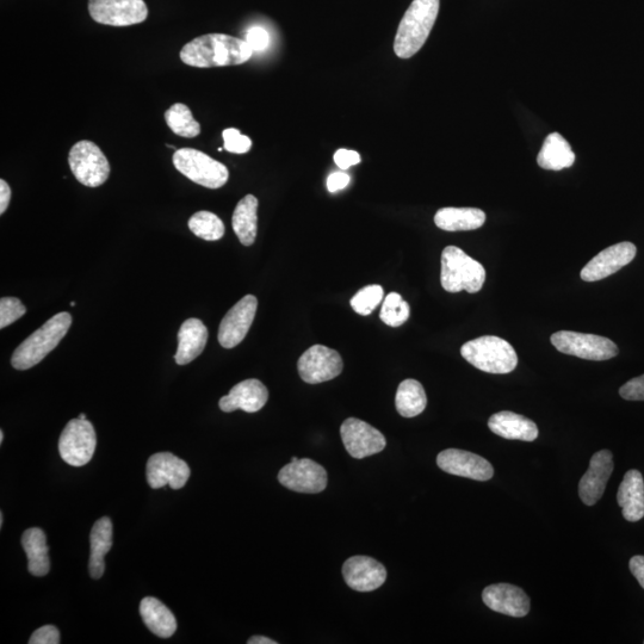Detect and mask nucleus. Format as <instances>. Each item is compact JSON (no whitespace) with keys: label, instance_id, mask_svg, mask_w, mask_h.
Segmentation results:
<instances>
[{"label":"nucleus","instance_id":"1a4fd4ad","mask_svg":"<svg viewBox=\"0 0 644 644\" xmlns=\"http://www.w3.org/2000/svg\"><path fill=\"white\" fill-rule=\"evenodd\" d=\"M97 436L94 425L88 420L72 419L61 433L59 452L72 467L86 466L94 457Z\"/></svg>","mask_w":644,"mask_h":644},{"label":"nucleus","instance_id":"a211bd4d","mask_svg":"<svg viewBox=\"0 0 644 644\" xmlns=\"http://www.w3.org/2000/svg\"><path fill=\"white\" fill-rule=\"evenodd\" d=\"M343 577L352 590L373 592L385 584L387 569L373 557L354 556L344 563Z\"/></svg>","mask_w":644,"mask_h":644},{"label":"nucleus","instance_id":"7c9ffc66","mask_svg":"<svg viewBox=\"0 0 644 644\" xmlns=\"http://www.w3.org/2000/svg\"><path fill=\"white\" fill-rule=\"evenodd\" d=\"M396 410L404 418H414L425 411L427 396L423 385L408 379L400 383L395 396Z\"/></svg>","mask_w":644,"mask_h":644},{"label":"nucleus","instance_id":"79ce46f5","mask_svg":"<svg viewBox=\"0 0 644 644\" xmlns=\"http://www.w3.org/2000/svg\"><path fill=\"white\" fill-rule=\"evenodd\" d=\"M350 176L346 175L344 172H334L327 179V189L330 193H337L339 190H343L350 184Z\"/></svg>","mask_w":644,"mask_h":644},{"label":"nucleus","instance_id":"f704fd0d","mask_svg":"<svg viewBox=\"0 0 644 644\" xmlns=\"http://www.w3.org/2000/svg\"><path fill=\"white\" fill-rule=\"evenodd\" d=\"M383 294L385 293H383V288L380 286L365 287L352 297L350 305L357 314L367 317L380 305L383 300Z\"/></svg>","mask_w":644,"mask_h":644},{"label":"nucleus","instance_id":"4468645a","mask_svg":"<svg viewBox=\"0 0 644 644\" xmlns=\"http://www.w3.org/2000/svg\"><path fill=\"white\" fill-rule=\"evenodd\" d=\"M257 308V297L246 295L229 309L219 328L218 338L222 348L233 349L243 342L256 318Z\"/></svg>","mask_w":644,"mask_h":644},{"label":"nucleus","instance_id":"f03ea898","mask_svg":"<svg viewBox=\"0 0 644 644\" xmlns=\"http://www.w3.org/2000/svg\"><path fill=\"white\" fill-rule=\"evenodd\" d=\"M441 0H413L400 22L394 41V52L400 59L416 55L429 39L435 26Z\"/></svg>","mask_w":644,"mask_h":644},{"label":"nucleus","instance_id":"412c9836","mask_svg":"<svg viewBox=\"0 0 644 644\" xmlns=\"http://www.w3.org/2000/svg\"><path fill=\"white\" fill-rule=\"evenodd\" d=\"M269 399L268 388L262 382L251 379L238 383L228 395L221 398L219 406L221 411L231 413L243 410L247 413H256L266 405Z\"/></svg>","mask_w":644,"mask_h":644},{"label":"nucleus","instance_id":"423d86ee","mask_svg":"<svg viewBox=\"0 0 644 644\" xmlns=\"http://www.w3.org/2000/svg\"><path fill=\"white\" fill-rule=\"evenodd\" d=\"M173 165L190 181L204 188L220 189L228 182L227 167L194 148L176 150L173 154Z\"/></svg>","mask_w":644,"mask_h":644},{"label":"nucleus","instance_id":"a878e982","mask_svg":"<svg viewBox=\"0 0 644 644\" xmlns=\"http://www.w3.org/2000/svg\"><path fill=\"white\" fill-rule=\"evenodd\" d=\"M486 214L478 208H442L435 215V224L447 232L474 231L486 222Z\"/></svg>","mask_w":644,"mask_h":644},{"label":"nucleus","instance_id":"a19ab883","mask_svg":"<svg viewBox=\"0 0 644 644\" xmlns=\"http://www.w3.org/2000/svg\"><path fill=\"white\" fill-rule=\"evenodd\" d=\"M361 161V156L356 151L339 150L334 154V163L343 170H348L351 166L361 163Z\"/></svg>","mask_w":644,"mask_h":644},{"label":"nucleus","instance_id":"4be33fe9","mask_svg":"<svg viewBox=\"0 0 644 644\" xmlns=\"http://www.w3.org/2000/svg\"><path fill=\"white\" fill-rule=\"evenodd\" d=\"M488 427L495 435L510 441L534 442L538 437V427L534 421L509 411L493 414L488 420Z\"/></svg>","mask_w":644,"mask_h":644},{"label":"nucleus","instance_id":"6e6552de","mask_svg":"<svg viewBox=\"0 0 644 644\" xmlns=\"http://www.w3.org/2000/svg\"><path fill=\"white\" fill-rule=\"evenodd\" d=\"M550 340L562 354L587 361H608L619 354L617 345L612 340L596 334L560 331L554 333Z\"/></svg>","mask_w":644,"mask_h":644},{"label":"nucleus","instance_id":"ea45409f","mask_svg":"<svg viewBox=\"0 0 644 644\" xmlns=\"http://www.w3.org/2000/svg\"><path fill=\"white\" fill-rule=\"evenodd\" d=\"M246 42L249 43L253 52H262L269 46L270 37L264 28L253 27L247 32Z\"/></svg>","mask_w":644,"mask_h":644},{"label":"nucleus","instance_id":"f257e3e1","mask_svg":"<svg viewBox=\"0 0 644 644\" xmlns=\"http://www.w3.org/2000/svg\"><path fill=\"white\" fill-rule=\"evenodd\" d=\"M253 49L245 40L226 34H207L196 37L181 51L185 65L197 68L237 66L247 63Z\"/></svg>","mask_w":644,"mask_h":644},{"label":"nucleus","instance_id":"37998d69","mask_svg":"<svg viewBox=\"0 0 644 644\" xmlns=\"http://www.w3.org/2000/svg\"><path fill=\"white\" fill-rule=\"evenodd\" d=\"M630 571L633 573L637 581L644 588V556L637 555L630 560Z\"/></svg>","mask_w":644,"mask_h":644},{"label":"nucleus","instance_id":"473e14b6","mask_svg":"<svg viewBox=\"0 0 644 644\" xmlns=\"http://www.w3.org/2000/svg\"><path fill=\"white\" fill-rule=\"evenodd\" d=\"M188 225L190 231L196 237L207 241L220 240L224 237L226 231L224 222H222L219 216L210 212H198L194 214L191 216Z\"/></svg>","mask_w":644,"mask_h":644},{"label":"nucleus","instance_id":"c85d7f7f","mask_svg":"<svg viewBox=\"0 0 644 644\" xmlns=\"http://www.w3.org/2000/svg\"><path fill=\"white\" fill-rule=\"evenodd\" d=\"M22 547L28 557L29 573L34 577H45L51 569L45 532L39 528L28 529L22 536Z\"/></svg>","mask_w":644,"mask_h":644},{"label":"nucleus","instance_id":"f8f14e48","mask_svg":"<svg viewBox=\"0 0 644 644\" xmlns=\"http://www.w3.org/2000/svg\"><path fill=\"white\" fill-rule=\"evenodd\" d=\"M278 481L290 491L317 494L327 487V472L319 463L309 458H291V462L281 469Z\"/></svg>","mask_w":644,"mask_h":644},{"label":"nucleus","instance_id":"9d476101","mask_svg":"<svg viewBox=\"0 0 644 644\" xmlns=\"http://www.w3.org/2000/svg\"><path fill=\"white\" fill-rule=\"evenodd\" d=\"M89 12L92 20L111 27L134 26L148 17L144 0H89Z\"/></svg>","mask_w":644,"mask_h":644},{"label":"nucleus","instance_id":"2f4dec72","mask_svg":"<svg viewBox=\"0 0 644 644\" xmlns=\"http://www.w3.org/2000/svg\"><path fill=\"white\" fill-rule=\"evenodd\" d=\"M165 121L173 133L182 138L193 139L201 134V126L191 113L187 105L182 103L173 104L166 110Z\"/></svg>","mask_w":644,"mask_h":644},{"label":"nucleus","instance_id":"09e8293b","mask_svg":"<svg viewBox=\"0 0 644 644\" xmlns=\"http://www.w3.org/2000/svg\"><path fill=\"white\" fill-rule=\"evenodd\" d=\"M78 418H79V419H83V420H85V419H86V416H85V414H84V413H80Z\"/></svg>","mask_w":644,"mask_h":644},{"label":"nucleus","instance_id":"39448f33","mask_svg":"<svg viewBox=\"0 0 644 644\" xmlns=\"http://www.w3.org/2000/svg\"><path fill=\"white\" fill-rule=\"evenodd\" d=\"M461 355L476 369L488 374H510L518 365V356L513 346L495 336L470 340L462 346Z\"/></svg>","mask_w":644,"mask_h":644},{"label":"nucleus","instance_id":"a18cd8bd","mask_svg":"<svg viewBox=\"0 0 644 644\" xmlns=\"http://www.w3.org/2000/svg\"><path fill=\"white\" fill-rule=\"evenodd\" d=\"M249 644H277L276 641L268 639V637L264 636H253L249 641H247Z\"/></svg>","mask_w":644,"mask_h":644},{"label":"nucleus","instance_id":"0eeeda50","mask_svg":"<svg viewBox=\"0 0 644 644\" xmlns=\"http://www.w3.org/2000/svg\"><path fill=\"white\" fill-rule=\"evenodd\" d=\"M68 164L79 183L89 188L101 187L110 176V164L95 142L82 140L71 148Z\"/></svg>","mask_w":644,"mask_h":644},{"label":"nucleus","instance_id":"7ed1b4c3","mask_svg":"<svg viewBox=\"0 0 644 644\" xmlns=\"http://www.w3.org/2000/svg\"><path fill=\"white\" fill-rule=\"evenodd\" d=\"M72 325L70 313L61 312L49 319L18 346L11 358L12 367L28 370L43 361L57 348Z\"/></svg>","mask_w":644,"mask_h":644},{"label":"nucleus","instance_id":"49530a36","mask_svg":"<svg viewBox=\"0 0 644 644\" xmlns=\"http://www.w3.org/2000/svg\"><path fill=\"white\" fill-rule=\"evenodd\" d=\"M4 524V515L3 512H0V528H3Z\"/></svg>","mask_w":644,"mask_h":644},{"label":"nucleus","instance_id":"8fccbe9b","mask_svg":"<svg viewBox=\"0 0 644 644\" xmlns=\"http://www.w3.org/2000/svg\"><path fill=\"white\" fill-rule=\"evenodd\" d=\"M76 306V302H71V307Z\"/></svg>","mask_w":644,"mask_h":644},{"label":"nucleus","instance_id":"72a5a7b5","mask_svg":"<svg viewBox=\"0 0 644 644\" xmlns=\"http://www.w3.org/2000/svg\"><path fill=\"white\" fill-rule=\"evenodd\" d=\"M411 309L398 293H390L383 302L380 318L390 327L404 325L410 319Z\"/></svg>","mask_w":644,"mask_h":644},{"label":"nucleus","instance_id":"c9c22d12","mask_svg":"<svg viewBox=\"0 0 644 644\" xmlns=\"http://www.w3.org/2000/svg\"><path fill=\"white\" fill-rule=\"evenodd\" d=\"M26 313L27 308L20 299H17V297H3L0 300V328L4 330L5 327L14 324Z\"/></svg>","mask_w":644,"mask_h":644},{"label":"nucleus","instance_id":"5701e85b","mask_svg":"<svg viewBox=\"0 0 644 644\" xmlns=\"http://www.w3.org/2000/svg\"><path fill=\"white\" fill-rule=\"evenodd\" d=\"M618 505L628 522H640L644 517V480L639 470H629L619 486Z\"/></svg>","mask_w":644,"mask_h":644},{"label":"nucleus","instance_id":"cd10ccee","mask_svg":"<svg viewBox=\"0 0 644 644\" xmlns=\"http://www.w3.org/2000/svg\"><path fill=\"white\" fill-rule=\"evenodd\" d=\"M574 163L575 153L568 141L559 133L549 134L538 153L537 164L544 170L561 171Z\"/></svg>","mask_w":644,"mask_h":644},{"label":"nucleus","instance_id":"6ab92c4d","mask_svg":"<svg viewBox=\"0 0 644 644\" xmlns=\"http://www.w3.org/2000/svg\"><path fill=\"white\" fill-rule=\"evenodd\" d=\"M613 472V458L611 451L596 452L591 458L590 468L582 476L579 483V495L582 503L593 506L602 499L606 485Z\"/></svg>","mask_w":644,"mask_h":644},{"label":"nucleus","instance_id":"393cba45","mask_svg":"<svg viewBox=\"0 0 644 644\" xmlns=\"http://www.w3.org/2000/svg\"><path fill=\"white\" fill-rule=\"evenodd\" d=\"M91 555L90 575L92 579H101L105 572L104 557L113 547V523L110 518L98 519L90 534Z\"/></svg>","mask_w":644,"mask_h":644},{"label":"nucleus","instance_id":"2eb2a0df","mask_svg":"<svg viewBox=\"0 0 644 644\" xmlns=\"http://www.w3.org/2000/svg\"><path fill=\"white\" fill-rule=\"evenodd\" d=\"M437 464L445 473L476 481H488L494 475L493 466L486 458L460 449L442 451Z\"/></svg>","mask_w":644,"mask_h":644},{"label":"nucleus","instance_id":"9b49d317","mask_svg":"<svg viewBox=\"0 0 644 644\" xmlns=\"http://www.w3.org/2000/svg\"><path fill=\"white\" fill-rule=\"evenodd\" d=\"M343 367V359L338 352L324 345L312 346L297 363L301 379L309 385L336 379L342 374Z\"/></svg>","mask_w":644,"mask_h":644},{"label":"nucleus","instance_id":"ddd939ff","mask_svg":"<svg viewBox=\"0 0 644 644\" xmlns=\"http://www.w3.org/2000/svg\"><path fill=\"white\" fill-rule=\"evenodd\" d=\"M340 436L346 451L358 460L379 454L387 445L385 436L379 430L356 418L344 421L340 427Z\"/></svg>","mask_w":644,"mask_h":644},{"label":"nucleus","instance_id":"b1692460","mask_svg":"<svg viewBox=\"0 0 644 644\" xmlns=\"http://www.w3.org/2000/svg\"><path fill=\"white\" fill-rule=\"evenodd\" d=\"M178 349L175 356L179 365H187L200 356L208 342V330L198 319L183 322L178 333Z\"/></svg>","mask_w":644,"mask_h":644},{"label":"nucleus","instance_id":"e433bc0d","mask_svg":"<svg viewBox=\"0 0 644 644\" xmlns=\"http://www.w3.org/2000/svg\"><path fill=\"white\" fill-rule=\"evenodd\" d=\"M225 141V150L235 154H245L251 150L252 141L249 136L243 135L239 129L228 128L222 133Z\"/></svg>","mask_w":644,"mask_h":644},{"label":"nucleus","instance_id":"aec40b11","mask_svg":"<svg viewBox=\"0 0 644 644\" xmlns=\"http://www.w3.org/2000/svg\"><path fill=\"white\" fill-rule=\"evenodd\" d=\"M483 603L503 615L522 618L530 612V598L522 588L510 584H497L482 592Z\"/></svg>","mask_w":644,"mask_h":644},{"label":"nucleus","instance_id":"58836bf2","mask_svg":"<svg viewBox=\"0 0 644 644\" xmlns=\"http://www.w3.org/2000/svg\"><path fill=\"white\" fill-rule=\"evenodd\" d=\"M60 643V631L54 625H45L37 629L30 637L29 644H58Z\"/></svg>","mask_w":644,"mask_h":644},{"label":"nucleus","instance_id":"4c0bfd02","mask_svg":"<svg viewBox=\"0 0 644 644\" xmlns=\"http://www.w3.org/2000/svg\"><path fill=\"white\" fill-rule=\"evenodd\" d=\"M619 395L628 401H644V375L625 383L619 389Z\"/></svg>","mask_w":644,"mask_h":644},{"label":"nucleus","instance_id":"c03bdc74","mask_svg":"<svg viewBox=\"0 0 644 644\" xmlns=\"http://www.w3.org/2000/svg\"><path fill=\"white\" fill-rule=\"evenodd\" d=\"M11 201V189L9 184L2 179L0 181V214H4Z\"/></svg>","mask_w":644,"mask_h":644},{"label":"nucleus","instance_id":"bb28decb","mask_svg":"<svg viewBox=\"0 0 644 644\" xmlns=\"http://www.w3.org/2000/svg\"><path fill=\"white\" fill-rule=\"evenodd\" d=\"M140 615L146 627L161 639H169L177 630V619L157 598L146 597L140 604Z\"/></svg>","mask_w":644,"mask_h":644},{"label":"nucleus","instance_id":"c756f323","mask_svg":"<svg viewBox=\"0 0 644 644\" xmlns=\"http://www.w3.org/2000/svg\"><path fill=\"white\" fill-rule=\"evenodd\" d=\"M258 200L253 195H247L238 203L233 213V229L241 244H255L258 231Z\"/></svg>","mask_w":644,"mask_h":644},{"label":"nucleus","instance_id":"de8ad7c7","mask_svg":"<svg viewBox=\"0 0 644 644\" xmlns=\"http://www.w3.org/2000/svg\"><path fill=\"white\" fill-rule=\"evenodd\" d=\"M4 442V431H0V444Z\"/></svg>","mask_w":644,"mask_h":644},{"label":"nucleus","instance_id":"20e7f679","mask_svg":"<svg viewBox=\"0 0 644 644\" xmlns=\"http://www.w3.org/2000/svg\"><path fill=\"white\" fill-rule=\"evenodd\" d=\"M486 281L483 265L456 246L445 247L442 253L441 283L448 293H479Z\"/></svg>","mask_w":644,"mask_h":644},{"label":"nucleus","instance_id":"f3484780","mask_svg":"<svg viewBox=\"0 0 644 644\" xmlns=\"http://www.w3.org/2000/svg\"><path fill=\"white\" fill-rule=\"evenodd\" d=\"M636 246L633 243H619L598 253L584 269L581 270V280L585 282L602 281L616 274L617 271L633 262L636 257Z\"/></svg>","mask_w":644,"mask_h":644},{"label":"nucleus","instance_id":"dca6fc26","mask_svg":"<svg viewBox=\"0 0 644 644\" xmlns=\"http://www.w3.org/2000/svg\"><path fill=\"white\" fill-rule=\"evenodd\" d=\"M187 462L171 452H159L147 462V482L153 489L169 485L172 489H181L190 478Z\"/></svg>","mask_w":644,"mask_h":644}]
</instances>
